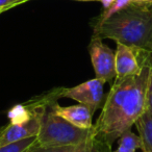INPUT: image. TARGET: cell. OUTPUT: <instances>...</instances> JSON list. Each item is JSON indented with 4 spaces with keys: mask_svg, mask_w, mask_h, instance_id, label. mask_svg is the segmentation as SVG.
Returning <instances> with one entry per match:
<instances>
[{
    "mask_svg": "<svg viewBox=\"0 0 152 152\" xmlns=\"http://www.w3.org/2000/svg\"><path fill=\"white\" fill-rule=\"evenodd\" d=\"M142 140V151L152 152V115L146 112L140 117L135 123Z\"/></svg>",
    "mask_w": 152,
    "mask_h": 152,
    "instance_id": "cell-9",
    "label": "cell"
},
{
    "mask_svg": "<svg viewBox=\"0 0 152 152\" xmlns=\"http://www.w3.org/2000/svg\"><path fill=\"white\" fill-rule=\"evenodd\" d=\"M95 135L94 127L83 129L57 116L50 107L45 110L38 133V144L43 146H78Z\"/></svg>",
    "mask_w": 152,
    "mask_h": 152,
    "instance_id": "cell-3",
    "label": "cell"
},
{
    "mask_svg": "<svg viewBox=\"0 0 152 152\" xmlns=\"http://www.w3.org/2000/svg\"><path fill=\"white\" fill-rule=\"evenodd\" d=\"M88 150L89 152H113L112 145H110L105 140L96 134L89 141Z\"/></svg>",
    "mask_w": 152,
    "mask_h": 152,
    "instance_id": "cell-14",
    "label": "cell"
},
{
    "mask_svg": "<svg viewBox=\"0 0 152 152\" xmlns=\"http://www.w3.org/2000/svg\"><path fill=\"white\" fill-rule=\"evenodd\" d=\"M75 1H85V2H89V1H100V0H75Z\"/></svg>",
    "mask_w": 152,
    "mask_h": 152,
    "instance_id": "cell-20",
    "label": "cell"
},
{
    "mask_svg": "<svg viewBox=\"0 0 152 152\" xmlns=\"http://www.w3.org/2000/svg\"><path fill=\"white\" fill-rule=\"evenodd\" d=\"M100 2L102 3L104 10H106V9H108V7H110V5H112L113 3L115 2V0H100Z\"/></svg>",
    "mask_w": 152,
    "mask_h": 152,
    "instance_id": "cell-17",
    "label": "cell"
},
{
    "mask_svg": "<svg viewBox=\"0 0 152 152\" xmlns=\"http://www.w3.org/2000/svg\"><path fill=\"white\" fill-rule=\"evenodd\" d=\"M38 142V137H31L0 147V152H28Z\"/></svg>",
    "mask_w": 152,
    "mask_h": 152,
    "instance_id": "cell-11",
    "label": "cell"
},
{
    "mask_svg": "<svg viewBox=\"0 0 152 152\" xmlns=\"http://www.w3.org/2000/svg\"><path fill=\"white\" fill-rule=\"evenodd\" d=\"M0 14H1V12H0Z\"/></svg>",
    "mask_w": 152,
    "mask_h": 152,
    "instance_id": "cell-21",
    "label": "cell"
},
{
    "mask_svg": "<svg viewBox=\"0 0 152 152\" xmlns=\"http://www.w3.org/2000/svg\"><path fill=\"white\" fill-rule=\"evenodd\" d=\"M93 36L152 53V4L134 2L105 21H96Z\"/></svg>",
    "mask_w": 152,
    "mask_h": 152,
    "instance_id": "cell-2",
    "label": "cell"
},
{
    "mask_svg": "<svg viewBox=\"0 0 152 152\" xmlns=\"http://www.w3.org/2000/svg\"><path fill=\"white\" fill-rule=\"evenodd\" d=\"M89 53L96 78L101 79L104 83H108L116 78L115 52L102 42L101 38L92 36L89 45Z\"/></svg>",
    "mask_w": 152,
    "mask_h": 152,
    "instance_id": "cell-5",
    "label": "cell"
},
{
    "mask_svg": "<svg viewBox=\"0 0 152 152\" xmlns=\"http://www.w3.org/2000/svg\"><path fill=\"white\" fill-rule=\"evenodd\" d=\"M104 85L105 83L103 80L95 77L75 87L59 89L57 93H55V97L75 100L79 104L89 107L94 114L103 101Z\"/></svg>",
    "mask_w": 152,
    "mask_h": 152,
    "instance_id": "cell-4",
    "label": "cell"
},
{
    "mask_svg": "<svg viewBox=\"0 0 152 152\" xmlns=\"http://www.w3.org/2000/svg\"><path fill=\"white\" fill-rule=\"evenodd\" d=\"M135 2L143 3V4H152V0H135Z\"/></svg>",
    "mask_w": 152,
    "mask_h": 152,
    "instance_id": "cell-19",
    "label": "cell"
},
{
    "mask_svg": "<svg viewBox=\"0 0 152 152\" xmlns=\"http://www.w3.org/2000/svg\"><path fill=\"white\" fill-rule=\"evenodd\" d=\"M88 144H89V142L86 144H83L80 146V148H79L78 152H89V150H88Z\"/></svg>",
    "mask_w": 152,
    "mask_h": 152,
    "instance_id": "cell-18",
    "label": "cell"
},
{
    "mask_svg": "<svg viewBox=\"0 0 152 152\" xmlns=\"http://www.w3.org/2000/svg\"><path fill=\"white\" fill-rule=\"evenodd\" d=\"M27 1H30V0H0V12L2 13V12L7 11L22 3H25Z\"/></svg>",
    "mask_w": 152,
    "mask_h": 152,
    "instance_id": "cell-16",
    "label": "cell"
},
{
    "mask_svg": "<svg viewBox=\"0 0 152 152\" xmlns=\"http://www.w3.org/2000/svg\"><path fill=\"white\" fill-rule=\"evenodd\" d=\"M147 54L149 53H142V50L117 43V49L115 52L116 77H126L139 74L142 71L144 59Z\"/></svg>",
    "mask_w": 152,
    "mask_h": 152,
    "instance_id": "cell-6",
    "label": "cell"
},
{
    "mask_svg": "<svg viewBox=\"0 0 152 152\" xmlns=\"http://www.w3.org/2000/svg\"><path fill=\"white\" fill-rule=\"evenodd\" d=\"M54 114L61 117L66 121L70 122L71 124L79 127L83 129H92L94 127L92 123V117L93 113L89 107L83 104H77V105L71 106H61L56 102H52L49 105Z\"/></svg>",
    "mask_w": 152,
    "mask_h": 152,
    "instance_id": "cell-8",
    "label": "cell"
},
{
    "mask_svg": "<svg viewBox=\"0 0 152 152\" xmlns=\"http://www.w3.org/2000/svg\"><path fill=\"white\" fill-rule=\"evenodd\" d=\"M145 110L152 115V68L149 74L148 79L147 92H146V100H145Z\"/></svg>",
    "mask_w": 152,
    "mask_h": 152,
    "instance_id": "cell-15",
    "label": "cell"
},
{
    "mask_svg": "<svg viewBox=\"0 0 152 152\" xmlns=\"http://www.w3.org/2000/svg\"><path fill=\"white\" fill-rule=\"evenodd\" d=\"M150 55H146L139 74L116 77L106 96L94 130L110 145L113 146L125 131L130 130L145 113L146 92L152 68Z\"/></svg>",
    "mask_w": 152,
    "mask_h": 152,
    "instance_id": "cell-1",
    "label": "cell"
},
{
    "mask_svg": "<svg viewBox=\"0 0 152 152\" xmlns=\"http://www.w3.org/2000/svg\"><path fill=\"white\" fill-rule=\"evenodd\" d=\"M47 107H43L36 114V116L28 122L23 124H11L0 129V147L27 137L38 135L41 127L42 117Z\"/></svg>",
    "mask_w": 152,
    "mask_h": 152,
    "instance_id": "cell-7",
    "label": "cell"
},
{
    "mask_svg": "<svg viewBox=\"0 0 152 152\" xmlns=\"http://www.w3.org/2000/svg\"><path fill=\"white\" fill-rule=\"evenodd\" d=\"M134 2H135V0H115V2L113 3L108 9L104 10V11L102 12V14L97 18L96 21H99V22L105 21V20L108 19V18L114 16L115 14L119 13L120 11H122V10H124L125 7H129V5L132 4V3H134Z\"/></svg>",
    "mask_w": 152,
    "mask_h": 152,
    "instance_id": "cell-12",
    "label": "cell"
},
{
    "mask_svg": "<svg viewBox=\"0 0 152 152\" xmlns=\"http://www.w3.org/2000/svg\"><path fill=\"white\" fill-rule=\"evenodd\" d=\"M142 149V140L132 130H127L118 139V148L113 152H137Z\"/></svg>",
    "mask_w": 152,
    "mask_h": 152,
    "instance_id": "cell-10",
    "label": "cell"
},
{
    "mask_svg": "<svg viewBox=\"0 0 152 152\" xmlns=\"http://www.w3.org/2000/svg\"><path fill=\"white\" fill-rule=\"evenodd\" d=\"M80 146H43L37 142L28 152H78Z\"/></svg>",
    "mask_w": 152,
    "mask_h": 152,
    "instance_id": "cell-13",
    "label": "cell"
}]
</instances>
